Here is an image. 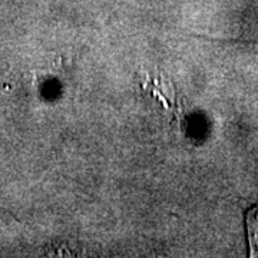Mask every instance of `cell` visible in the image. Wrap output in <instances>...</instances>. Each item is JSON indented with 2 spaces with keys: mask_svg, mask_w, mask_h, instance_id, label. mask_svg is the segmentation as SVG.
<instances>
[{
  "mask_svg": "<svg viewBox=\"0 0 258 258\" xmlns=\"http://www.w3.org/2000/svg\"><path fill=\"white\" fill-rule=\"evenodd\" d=\"M245 227L248 238L249 257L258 255V205L251 208L245 214Z\"/></svg>",
  "mask_w": 258,
  "mask_h": 258,
  "instance_id": "1",
  "label": "cell"
}]
</instances>
